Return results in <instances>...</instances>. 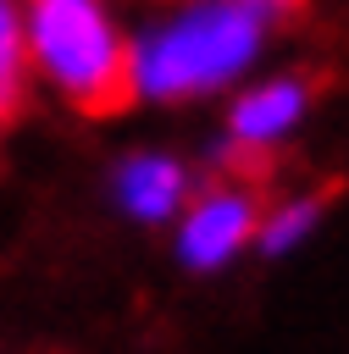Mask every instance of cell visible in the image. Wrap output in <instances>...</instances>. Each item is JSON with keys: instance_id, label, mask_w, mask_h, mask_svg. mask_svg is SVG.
<instances>
[{"instance_id": "3", "label": "cell", "mask_w": 349, "mask_h": 354, "mask_svg": "<svg viewBox=\"0 0 349 354\" xmlns=\"http://www.w3.org/2000/svg\"><path fill=\"white\" fill-rule=\"evenodd\" d=\"M260 227V199L244 177H216L205 194L188 199L183 221H177V254L194 271H216L227 266L238 249L255 243Z\"/></svg>"}, {"instance_id": "4", "label": "cell", "mask_w": 349, "mask_h": 354, "mask_svg": "<svg viewBox=\"0 0 349 354\" xmlns=\"http://www.w3.org/2000/svg\"><path fill=\"white\" fill-rule=\"evenodd\" d=\"M305 100H310V83H305V77H271V83L238 94L233 122H227V144L255 149V155H271V149L299 127Z\"/></svg>"}, {"instance_id": "5", "label": "cell", "mask_w": 349, "mask_h": 354, "mask_svg": "<svg viewBox=\"0 0 349 354\" xmlns=\"http://www.w3.org/2000/svg\"><path fill=\"white\" fill-rule=\"evenodd\" d=\"M116 199L138 221H166L188 199V171L172 155H133L116 166Z\"/></svg>"}, {"instance_id": "6", "label": "cell", "mask_w": 349, "mask_h": 354, "mask_svg": "<svg viewBox=\"0 0 349 354\" xmlns=\"http://www.w3.org/2000/svg\"><path fill=\"white\" fill-rule=\"evenodd\" d=\"M316 227H321V194H288V199H277L271 210H260L255 243H260L266 254H288V249H299Z\"/></svg>"}, {"instance_id": "8", "label": "cell", "mask_w": 349, "mask_h": 354, "mask_svg": "<svg viewBox=\"0 0 349 354\" xmlns=\"http://www.w3.org/2000/svg\"><path fill=\"white\" fill-rule=\"evenodd\" d=\"M244 6H255L260 17H283V11H299L305 0H244Z\"/></svg>"}, {"instance_id": "1", "label": "cell", "mask_w": 349, "mask_h": 354, "mask_svg": "<svg viewBox=\"0 0 349 354\" xmlns=\"http://www.w3.org/2000/svg\"><path fill=\"white\" fill-rule=\"evenodd\" d=\"M28 61L83 111L116 116L138 100L133 83V44L111 28L105 0H22Z\"/></svg>"}, {"instance_id": "2", "label": "cell", "mask_w": 349, "mask_h": 354, "mask_svg": "<svg viewBox=\"0 0 349 354\" xmlns=\"http://www.w3.org/2000/svg\"><path fill=\"white\" fill-rule=\"evenodd\" d=\"M266 17L244 0H194L177 22L155 28L133 50V83L155 100H183L227 83L249 66Z\"/></svg>"}, {"instance_id": "7", "label": "cell", "mask_w": 349, "mask_h": 354, "mask_svg": "<svg viewBox=\"0 0 349 354\" xmlns=\"http://www.w3.org/2000/svg\"><path fill=\"white\" fill-rule=\"evenodd\" d=\"M22 94H28V44L11 0H0V127L22 111Z\"/></svg>"}]
</instances>
